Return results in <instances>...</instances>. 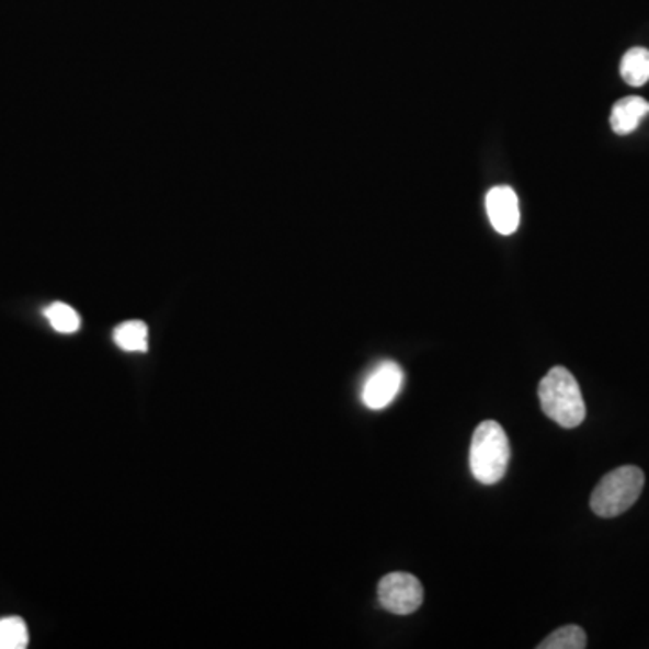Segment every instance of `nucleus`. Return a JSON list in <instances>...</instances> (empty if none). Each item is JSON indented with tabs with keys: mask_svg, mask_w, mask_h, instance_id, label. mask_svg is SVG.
Returning <instances> with one entry per match:
<instances>
[{
	"mask_svg": "<svg viewBox=\"0 0 649 649\" xmlns=\"http://www.w3.org/2000/svg\"><path fill=\"white\" fill-rule=\"evenodd\" d=\"M539 405L548 419L559 426L578 428L587 417L583 394L579 383L565 366H554L543 377L538 388Z\"/></svg>",
	"mask_w": 649,
	"mask_h": 649,
	"instance_id": "1",
	"label": "nucleus"
},
{
	"mask_svg": "<svg viewBox=\"0 0 649 649\" xmlns=\"http://www.w3.org/2000/svg\"><path fill=\"white\" fill-rule=\"evenodd\" d=\"M511 447L503 428L497 421H483L472 433L469 466L472 477L483 486L498 483L505 477Z\"/></svg>",
	"mask_w": 649,
	"mask_h": 649,
	"instance_id": "2",
	"label": "nucleus"
},
{
	"mask_svg": "<svg viewBox=\"0 0 649 649\" xmlns=\"http://www.w3.org/2000/svg\"><path fill=\"white\" fill-rule=\"evenodd\" d=\"M642 487L645 472L640 467H617L601 478L590 498V508L601 517L620 516L639 500Z\"/></svg>",
	"mask_w": 649,
	"mask_h": 649,
	"instance_id": "3",
	"label": "nucleus"
},
{
	"mask_svg": "<svg viewBox=\"0 0 649 649\" xmlns=\"http://www.w3.org/2000/svg\"><path fill=\"white\" fill-rule=\"evenodd\" d=\"M380 606L390 614L410 615L421 608L424 590L415 576L406 572H391L380 579L377 587Z\"/></svg>",
	"mask_w": 649,
	"mask_h": 649,
	"instance_id": "4",
	"label": "nucleus"
},
{
	"mask_svg": "<svg viewBox=\"0 0 649 649\" xmlns=\"http://www.w3.org/2000/svg\"><path fill=\"white\" fill-rule=\"evenodd\" d=\"M405 383V372L396 361H383L368 374L361 390V401L371 410H385L396 401Z\"/></svg>",
	"mask_w": 649,
	"mask_h": 649,
	"instance_id": "5",
	"label": "nucleus"
},
{
	"mask_svg": "<svg viewBox=\"0 0 649 649\" xmlns=\"http://www.w3.org/2000/svg\"><path fill=\"white\" fill-rule=\"evenodd\" d=\"M487 215L500 235H513L520 226V203L513 189L497 186L487 193Z\"/></svg>",
	"mask_w": 649,
	"mask_h": 649,
	"instance_id": "6",
	"label": "nucleus"
},
{
	"mask_svg": "<svg viewBox=\"0 0 649 649\" xmlns=\"http://www.w3.org/2000/svg\"><path fill=\"white\" fill-rule=\"evenodd\" d=\"M649 114V102L645 98L628 96L615 103L610 114L612 130L619 136H628L639 128L640 123Z\"/></svg>",
	"mask_w": 649,
	"mask_h": 649,
	"instance_id": "7",
	"label": "nucleus"
},
{
	"mask_svg": "<svg viewBox=\"0 0 649 649\" xmlns=\"http://www.w3.org/2000/svg\"><path fill=\"white\" fill-rule=\"evenodd\" d=\"M620 77L628 86H646L649 81V49L631 47L620 61Z\"/></svg>",
	"mask_w": 649,
	"mask_h": 649,
	"instance_id": "8",
	"label": "nucleus"
},
{
	"mask_svg": "<svg viewBox=\"0 0 649 649\" xmlns=\"http://www.w3.org/2000/svg\"><path fill=\"white\" fill-rule=\"evenodd\" d=\"M114 343L125 352H147V324L143 321H125L114 330Z\"/></svg>",
	"mask_w": 649,
	"mask_h": 649,
	"instance_id": "9",
	"label": "nucleus"
},
{
	"mask_svg": "<svg viewBox=\"0 0 649 649\" xmlns=\"http://www.w3.org/2000/svg\"><path fill=\"white\" fill-rule=\"evenodd\" d=\"M44 315H46L47 321L52 323L53 329L60 332V334H75L80 329V316H78L77 310L72 309L71 305L56 301V304L49 305L44 310Z\"/></svg>",
	"mask_w": 649,
	"mask_h": 649,
	"instance_id": "10",
	"label": "nucleus"
},
{
	"mask_svg": "<svg viewBox=\"0 0 649 649\" xmlns=\"http://www.w3.org/2000/svg\"><path fill=\"white\" fill-rule=\"evenodd\" d=\"M587 648V634L579 626H563L538 645V649H583Z\"/></svg>",
	"mask_w": 649,
	"mask_h": 649,
	"instance_id": "11",
	"label": "nucleus"
},
{
	"mask_svg": "<svg viewBox=\"0 0 649 649\" xmlns=\"http://www.w3.org/2000/svg\"><path fill=\"white\" fill-rule=\"evenodd\" d=\"M30 645L27 626L21 617L0 620V649H24Z\"/></svg>",
	"mask_w": 649,
	"mask_h": 649,
	"instance_id": "12",
	"label": "nucleus"
}]
</instances>
